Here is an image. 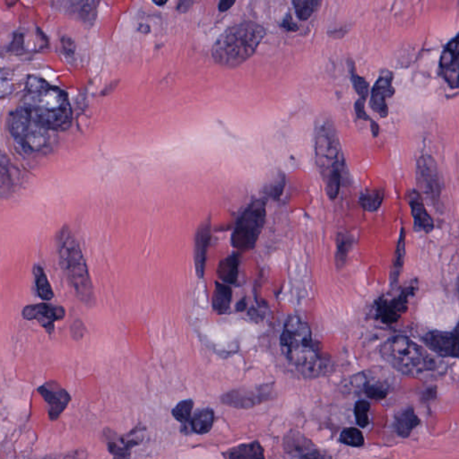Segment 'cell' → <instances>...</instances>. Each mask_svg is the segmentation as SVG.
I'll use <instances>...</instances> for the list:
<instances>
[{
	"label": "cell",
	"mask_w": 459,
	"mask_h": 459,
	"mask_svg": "<svg viewBox=\"0 0 459 459\" xmlns=\"http://www.w3.org/2000/svg\"><path fill=\"white\" fill-rule=\"evenodd\" d=\"M282 27H284L285 30L290 31V32H296L297 30H299V27L292 22V17L287 16L284 20V22L282 23Z\"/></svg>",
	"instance_id": "obj_43"
},
{
	"label": "cell",
	"mask_w": 459,
	"mask_h": 459,
	"mask_svg": "<svg viewBox=\"0 0 459 459\" xmlns=\"http://www.w3.org/2000/svg\"><path fill=\"white\" fill-rule=\"evenodd\" d=\"M267 208L264 200L258 199L248 206L238 220L232 236V244L236 250L248 251L256 246L263 230Z\"/></svg>",
	"instance_id": "obj_7"
},
{
	"label": "cell",
	"mask_w": 459,
	"mask_h": 459,
	"mask_svg": "<svg viewBox=\"0 0 459 459\" xmlns=\"http://www.w3.org/2000/svg\"><path fill=\"white\" fill-rule=\"evenodd\" d=\"M22 316L26 320H36L51 334L53 333L55 323L64 319L65 310L62 306L37 303L26 306L23 310Z\"/></svg>",
	"instance_id": "obj_13"
},
{
	"label": "cell",
	"mask_w": 459,
	"mask_h": 459,
	"mask_svg": "<svg viewBox=\"0 0 459 459\" xmlns=\"http://www.w3.org/2000/svg\"><path fill=\"white\" fill-rule=\"evenodd\" d=\"M352 243H353V240L351 239L349 236L347 234L340 233L337 237V256L336 261L337 267L339 268H343V265L346 264L348 252H349L352 247Z\"/></svg>",
	"instance_id": "obj_32"
},
{
	"label": "cell",
	"mask_w": 459,
	"mask_h": 459,
	"mask_svg": "<svg viewBox=\"0 0 459 459\" xmlns=\"http://www.w3.org/2000/svg\"><path fill=\"white\" fill-rule=\"evenodd\" d=\"M440 71L451 88H459V34L447 45L441 54Z\"/></svg>",
	"instance_id": "obj_17"
},
{
	"label": "cell",
	"mask_w": 459,
	"mask_h": 459,
	"mask_svg": "<svg viewBox=\"0 0 459 459\" xmlns=\"http://www.w3.org/2000/svg\"><path fill=\"white\" fill-rule=\"evenodd\" d=\"M423 340L430 350L440 357L459 359V323L451 331H431Z\"/></svg>",
	"instance_id": "obj_11"
},
{
	"label": "cell",
	"mask_w": 459,
	"mask_h": 459,
	"mask_svg": "<svg viewBox=\"0 0 459 459\" xmlns=\"http://www.w3.org/2000/svg\"><path fill=\"white\" fill-rule=\"evenodd\" d=\"M193 407H194V402L191 399L183 400L172 411V416L179 422L187 423L191 419Z\"/></svg>",
	"instance_id": "obj_33"
},
{
	"label": "cell",
	"mask_w": 459,
	"mask_h": 459,
	"mask_svg": "<svg viewBox=\"0 0 459 459\" xmlns=\"http://www.w3.org/2000/svg\"><path fill=\"white\" fill-rule=\"evenodd\" d=\"M315 154L317 167L325 181L341 177L344 167L343 152L336 127L329 119L317 122Z\"/></svg>",
	"instance_id": "obj_6"
},
{
	"label": "cell",
	"mask_w": 459,
	"mask_h": 459,
	"mask_svg": "<svg viewBox=\"0 0 459 459\" xmlns=\"http://www.w3.org/2000/svg\"><path fill=\"white\" fill-rule=\"evenodd\" d=\"M371 132L374 134V136L378 137L379 133V127L377 123L374 122V120H371Z\"/></svg>",
	"instance_id": "obj_47"
},
{
	"label": "cell",
	"mask_w": 459,
	"mask_h": 459,
	"mask_svg": "<svg viewBox=\"0 0 459 459\" xmlns=\"http://www.w3.org/2000/svg\"><path fill=\"white\" fill-rule=\"evenodd\" d=\"M23 105L32 112L33 122L45 130H65L72 122V108L68 95L61 89L50 86L32 94Z\"/></svg>",
	"instance_id": "obj_4"
},
{
	"label": "cell",
	"mask_w": 459,
	"mask_h": 459,
	"mask_svg": "<svg viewBox=\"0 0 459 459\" xmlns=\"http://www.w3.org/2000/svg\"><path fill=\"white\" fill-rule=\"evenodd\" d=\"M282 353L290 364L305 374L320 371L321 357L308 324L299 316L289 317L280 337Z\"/></svg>",
	"instance_id": "obj_3"
},
{
	"label": "cell",
	"mask_w": 459,
	"mask_h": 459,
	"mask_svg": "<svg viewBox=\"0 0 459 459\" xmlns=\"http://www.w3.org/2000/svg\"><path fill=\"white\" fill-rule=\"evenodd\" d=\"M420 423L419 417L416 416L415 410L408 408L400 411L395 417V430L400 437L407 438Z\"/></svg>",
	"instance_id": "obj_22"
},
{
	"label": "cell",
	"mask_w": 459,
	"mask_h": 459,
	"mask_svg": "<svg viewBox=\"0 0 459 459\" xmlns=\"http://www.w3.org/2000/svg\"><path fill=\"white\" fill-rule=\"evenodd\" d=\"M406 257V234L405 230H401L400 233L399 240L395 251L394 261H393V267L391 275H390V280L391 285H396L399 282L400 274H401L403 261Z\"/></svg>",
	"instance_id": "obj_27"
},
{
	"label": "cell",
	"mask_w": 459,
	"mask_h": 459,
	"mask_svg": "<svg viewBox=\"0 0 459 459\" xmlns=\"http://www.w3.org/2000/svg\"><path fill=\"white\" fill-rule=\"evenodd\" d=\"M153 2H154V4L157 6H163L164 4H167V1H162V2L153 1Z\"/></svg>",
	"instance_id": "obj_48"
},
{
	"label": "cell",
	"mask_w": 459,
	"mask_h": 459,
	"mask_svg": "<svg viewBox=\"0 0 459 459\" xmlns=\"http://www.w3.org/2000/svg\"><path fill=\"white\" fill-rule=\"evenodd\" d=\"M229 459H265L264 448L258 441L241 444L231 450Z\"/></svg>",
	"instance_id": "obj_24"
},
{
	"label": "cell",
	"mask_w": 459,
	"mask_h": 459,
	"mask_svg": "<svg viewBox=\"0 0 459 459\" xmlns=\"http://www.w3.org/2000/svg\"><path fill=\"white\" fill-rule=\"evenodd\" d=\"M71 329H77V331H75V332H72L73 333L74 337H75V334H77V339H79V338H81L83 336H84L85 326L83 325L81 321H75V322L73 324V326H72Z\"/></svg>",
	"instance_id": "obj_42"
},
{
	"label": "cell",
	"mask_w": 459,
	"mask_h": 459,
	"mask_svg": "<svg viewBox=\"0 0 459 459\" xmlns=\"http://www.w3.org/2000/svg\"><path fill=\"white\" fill-rule=\"evenodd\" d=\"M265 36L264 27L254 22L230 27L213 45V60L224 68L239 67L256 53Z\"/></svg>",
	"instance_id": "obj_1"
},
{
	"label": "cell",
	"mask_w": 459,
	"mask_h": 459,
	"mask_svg": "<svg viewBox=\"0 0 459 459\" xmlns=\"http://www.w3.org/2000/svg\"><path fill=\"white\" fill-rule=\"evenodd\" d=\"M234 4H236V1H233V0H223V1L220 2L219 10L221 12H226Z\"/></svg>",
	"instance_id": "obj_44"
},
{
	"label": "cell",
	"mask_w": 459,
	"mask_h": 459,
	"mask_svg": "<svg viewBox=\"0 0 459 459\" xmlns=\"http://www.w3.org/2000/svg\"><path fill=\"white\" fill-rule=\"evenodd\" d=\"M33 124L32 112L28 107L23 105L10 117L9 129L14 137L21 141L29 132Z\"/></svg>",
	"instance_id": "obj_20"
},
{
	"label": "cell",
	"mask_w": 459,
	"mask_h": 459,
	"mask_svg": "<svg viewBox=\"0 0 459 459\" xmlns=\"http://www.w3.org/2000/svg\"><path fill=\"white\" fill-rule=\"evenodd\" d=\"M339 440L342 443L350 447L360 448L364 444V438L362 431L354 427L344 429L340 434Z\"/></svg>",
	"instance_id": "obj_31"
},
{
	"label": "cell",
	"mask_w": 459,
	"mask_h": 459,
	"mask_svg": "<svg viewBox=\"0 0 459 459\" xmlns=\"http://www.w3.org/2000/svg\"><path fill=\"white\" fill-rule=\"evenodd\" d=\"M284 447L292 459H331L329 454L319 450L312 441L300 433H290L285 437Z\"/></svg>",
	"instance_id": "obj_14"
},
{
	"label": "cell",
	"mask_w": 459,
	"mask_h": 459,
	"mask_svg": "<svg viewBox=\"0 0 459 459\" xmlns=\"http://www.w3.org/2000/svg\"><path fill=\"white\" fill-rule=\"evenodd\" d=\"M49 134H48L47 130L33 122L29 132L19 142L25 149L38 152L43 150L49 144Z\"/></svg>",
	"instance_id": "obj_21"
},
{
	"label": "cell",
	"mask_w": 459,
	"mask_h": 459,
	"mask_svg": "<svg viewBox=\"0 0 459 459\" xmlns=\"http://www.w3.org/2000/svg\"><path fill=\"white\" fill-rule=\"evenodd\" d=\"M58 261L75 295L86 306L95 305L94 286L84 254L70 227L64 226L56 238Z\"/></svg>",
	"instance_id": "obj_2"
},
{
	"label": "cell",
	"mask_w": 459,
	"mask_h": 459,
	"mask_svg": "<svg viewBox=\"0 0 459 459\" xmlns=\"http://www.w3.org/2000/svg\"><path fill=\"white\" fill-rule=\"evenodd\" d=\"M351 80L353 83L354 90L357 91L358 95L360 96V99L365 102V100L369 96V88H370V85H369V83L364 78L357 75L354 70V65H351Z\"/></svg>",
	"instance_id": "obj_35"
},
{
	"label": "cell",
	"mask_w": 459,
	"mask_h": 459,
	"mask_svg": "<svg viewBox=\"0 0 459 459\" xmlns=\"http://www.w3.org/2000/svg\"><path fill=\"white\" fill-rule=\"evenodd\" d=\"M62 46L65 51V53L70 55H74L75 51V45L73 41L68 37L62 38Z\"/></svg>",
	"instance_id": "obj_41"
},
{
	"label": "cell",
	"mask_w": 459,
	"mask_h": 459,
	"mask_svg": "<svg viewBox=\"0 0 459 459\" xmlns=\"http://www.w3.org/2000/svg\"><path fill=\"white\" fill-rule=\"evenodd\" d=\"M415 292V286L410 285L401 290L396 296L379 297L374 306L375 320L385 325H393L398 322L408 310L409 297Z\"/></svg>",
	"instance_id": "obj_8"
},
{
	"label": "cell",
	"mask_w": 459,
	"mask_h": 459,
	"mask_svg": "<svg viewBox=\"0 0 459 459\" xmlns=\"http://www.w3.org/2000/svg\"><path fill=\"white\" fill-rule=\"evenodd\" d=\"M236 309L238 312H243V310H246L247 309L246 299H243L241 300V301L238 302Z\"/></svg>",
	"instance_id": "obj_46"
},
{
	"label": "cell",
	"mask_w": 459,
	"mask_h": 459,
	"mask_svg": "<svg viewBox=\"0 0 459 459\" xmlns=\"http://www.w3.org/2000/svg\"><path fill=\"white\" fill-rule=\"evenodd\" d=\"M43 459H86V453L85 451L78 450L73 452V453L68 455H57V457L44 458Z\"/></svg>",
	"instance_id": "obj_40"
},
{
	"label": "cell",
	"mask_w": 459,
	"mask_h": 459,
	"mask_svg": "<svg viewBox=\"0 0 459 459\" xmlns=\"http://www.w3.org/2000/svg\"><path fill=\"white\" fill-rule=\"evenodd\" d=\"M192 4L193 3L191 1H181V2H179L178 9L181 10V11L185 12V11H187V10L189 8H191Z\"/></svg>",
	"instance_id": "obj_45"
},
{
	"label": "cell",
	"mask_w": 459,
	"mask_h": 459,
	"mask_svg": "<svg viewBox=\"0 0 459 459\" xmlns=\"http://www.w3.org/2000/svg\"><path fill=\"white\" fill-rule=\"evenodd\" d=\"M393 78L394 77L392 72L382 71L372 88L370 106L371 110L379 114L381 118H386L389 115L386 99L391 98L395 95Z\"/></svg>",
	"instance_id": "obj_16"
},
{
	"label": "cell",
	"mask_w": 459,
	"mask_h": 459,
	"mask_svg": "<svg viewBox=\"0 0 459 459\" xmlns=\"http://www.w3.org/2000/svg\"><path fill=\"white\" fill-rule=\"evenodd\" d=\"M38 392L47 403L49 407V417L55 421L60 417L71 401V396L67 390L61 388L58 382L51 381L45 383L38 389Z\"/></svg>",
	"instance_id": "obj_15"
},
{
	"label": "cell",
	"mask_w": 459,
	"mask_h": 459,
	"mask_svg": "<svg viewBox=\"0 0 459 459\" xmlns=\"http://www.w3.org/2000/svg\"><path fill=\"white\" fill-rule=\"evenodd\" d=\"M211 236V220L208 218L200 224L195 237V265L199 278H203L205 274L206 254Z\"/></svg>",
	"instance_id": "obj_18"
},
{
	"label": "cell",
	"mask_w": 459,
	"mask_h": 459,
	"mask_svg": "<svg viewBox=\"0 0 459 459\" xmlns=\"http://www.w3.org/2000/svg\"><path fill=\"white\" fill-rule=\"evenodd\" d=\"M364 101L359 99L357 103H355V112L359 119L362 120H371L370 117L367 115V113L365 112L364 109Z\"/></svg>",
	"instance_id": "obj_39"
},
{
	"label": "cell",
	"mask_w": 459,
	"mask_h": 459,
	"mask_svg": "<svg viewBox=\"0 0 459 459\" xmlns=\"http://www.w3.org/2000/svg\"><path fill=\"white\" fill-rule=\"evenodd\" d=\"M383 359L395 370L408 376H418L437 368L434 358L416 342L405 336L386 340L381 348Z\"/></svg>",
	"instance_id": "obj_5"
},
{
	"label": "cell",
	"mask_w": 459,
	"mask_h": 459,
	"mask_svg": "<svg viewBox=\"0 0 459 459\" xmlns=\"http://www.w3.org/2000/svg\"><path fill=\"white\" fill-rule=\"evenodd\" d=\"M48 88H50V85L47 84V82L39 78L31 77L27 82V89L29 90L31 94H36V93L43 91Z\"/></svg>",
	"instance_id": "obj_37"
},
{
	"label": "cell",
	"mask_w": 459,
	"mask_h": 459,
	"mask_svg": "<svg viewBox=\"0 0 459 459\" xmlns=\"http://www.w3.org/2000/svg\"><path fill=\"white\" fill-rule=\"evenodd\" d=\"M213 421H215V413L212 409L199 410L192 420V430L199 435L209 433L212 429Z\"/></svg>",
	"instance_id": "obj_26"
},
{
	"label": "cell",
	"mask_w": 459,
	"mask_h": 459,
	"mask_svg": "<svg viewBox=\"0 0 459 459\" xmlns=\"http://www.w3.org/2000/svg\"><path fill=\"white\" fill-rule=\"evenodd\" d=\"M98 4L99 2L96 1L80 2L78 12L81 19L84 20L85 22L89 23L95 21Z\"/></svg>",
	"instance_id": "obj_36"
},
{
	"label": "cell",
	"mask_w": 459,
	"mask_h": 459,
	"mask_svg": "<svg viewBox=\"0 0 459 459\" xmlns=\"http://www.w3.org/2000/svg\"><path fill=\"white\" fill-rule=\"evenodd\" d=\"M295 12L299 19L308 20L313 13L316 11L321 4L319 0H293Z\"/></svg>",
	"instance_id": "obj_30"
},
{
	"label": "cell",
	"mask_w": 459,
	"mask_h": 459,
	"mask_svg": "<svg viewBox=\"0 0 459 459\" xmlns=\"http://www.w3.org/2000/svg\"><path fill=\"white\" fill-rule=\"evenodd\" d=\"M285 175H281L277 181L272 183L270 187L268 188V195H270L274 199L278 198L282 194L285 188Z\"/></svg>",
	"instance_id": "obj_38"
},
{
	"label": "cell",
	"mask_w": 459,
	"mask_h": 459,
	"mask_svg": "<svg viewBox=\"0 0 459 459\" xmlns=\"http://www.w3.org/2000/svg\"><path fill=\"white\" fill-rule=\"evenodd\" d=\"M240 257L233 254L220 262L217 274L223 283L227 285H234L239 275Z\"/></svg>",
	"instance_id": "obj_23"
},
{
	"label": "cell",
	"mask_w": 459,
	"mask_h": 459,
	"mask_svg": "<svg viewBox=\"0 0 459 459\" xmlns=\"http://www.w3.org/2000/svg\"><path fill=\"white\" fill-rule=\"evenodd\" d=\"M33 275L38 295L44 301H51L53 299L54 292L43 268L39 265H34Z\"/></svg>",
	"instance_id": "obj_28"
},
{
	"label": "cell",
	"mask_w": 459,
	"mask_h": 459,
	"mask_svg": "<svg viewBox=\"0 0 459 459\" xmlns=\"http://www.w3.org/2000/svg\"><path fill=\"white\" fill-rule=\"evenodd\" d=\"M232 298L233 290L229 285L216 283V289L212 299L213 310L219 314L226 313L230 308Z\"/></svg>",
	"instance_id": "obj_25"
},
{
	"label": "cell",
	"mask_w": 459,
	"mask_h": 459,
	"mask_svg": "<svg viewBox=\"0 0 459 459\" xmlns=\"http://www.w3.org/2000/svg\"><path fill=\"white\" fill-rule=\"evenodd\" d=\"M406 200L412 213L416 229L420 232L431 233L433 230L434 223L424 206L422 196L418 191L413 189L407 193Z\"/></svg>",
	"instance_id": "obj_19"
},
{
	"label": "cell",
	"mask_w": 459,
	"mask_h": 459,
	"mask_svg": "<svg viewBox=\"0 0 459 459\" xmlns=\"http://www.w3.org/2000/svg\"><path fill=\"white\" fill-rule=\"evenodd\" d=\"M270 385H263L254 389H236L222 396L223 405L237 409H250L271 399Z\"/></svg>",
	"instance_id": "obj_12"
},
{
	"label": "cell",
	"mask_w": 459,
	"mask_h": 459,
	"mask_svg": "<svg viewBox=\"0 0 459 459\" xmlns=\"http://www.w3.org/2000/svg\"><path fill=\"white\" fill-rule=\"evenodd\" d=\"M371 405L370 403L365 401V400H360L354 406V416L355 420L359 426L365 428L370 423L368 413L370 412Z\"/></svg>",
	"instance_id": "obj_34"
},
{
	"label": "cell",
	"mask_w": 459,
	"mask_h": 459,
	"mask_svg": "<svg viewBox=\"0 0 459 459\" xmlns=\"http://www.w3.org/2000/svg\"><path fill=\"white\" fill-rule=\"evenodd\" d=\"M389 372L383 368H375L354 376L349 384L375 400L384 399L389 389Z\"/></svg>",
	"instance_id": "obj_9"
},
{
	"label": "cell",
	"mask_w": 459,
	"mask_h": 459,
	"mask_svg": "<svg viewBox=\"0 0 459 459\" xmlns=\"http://www.w3.org/2000/svg\"><path fill=\"white\" fill-rule=\"evenodd\" d=\"M416 181L428 199L433 203L439 201L441 192L439 174L433 157L424 155L417 162Z\"/></svg>",
	"instance_id": "obj_10"
},
{
	"label": "cell",
	"mask_w": 459,
	"mask_h": 459,
	"mask_svg": "<svg viewBox=\"0 0 459 459\" xmlns=\"http://www.w3.org/2000/svg\"><path fill=\"white\" fill-rule=\"evenodd\" d=\"M383 199H384V192L378 189V191H371L364 193L359 199V203L366 211L374 212L381 206Z\"/></svg>",
	"instance_id": "obj_29"
}]
</instances>
